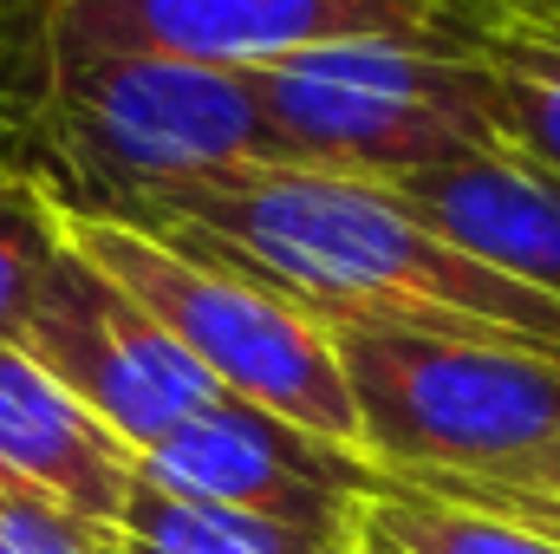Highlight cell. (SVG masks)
I'll return each mask as SVG.
<instances>
[{"instance_id": "cell-13", "label": "cell", "mask_w": 560, "mask_h": 554, "mask_svg": "<svg viewBox=\"0 0 560 554\" xmlns=\"http://www.w3.org/2000/svg\"><path fill=\"white\" fill-rule=\"evenodd\" d=\"M59 0H0V176L46 189V92Z\"/></svg>"}, {"instance_id": "cell-5", "label": "cell", "mask_w": 560, "mask_h": 554, "mask_svg": "<svg viewBox=\"0 0 560 554\" xmlns=\"http://www.w3.org/2000/svg\"><path fill=\"white\" fill-rule=\"evenodd\" d=\"M59 235L72 255L118 280L229 399L261 405L339 450H359V417L346 399L332 339L313 313L112 216L59 209Z\"/></svg>"}, {"instance_id": "cell-19", "label": "cell", "mask_w": 560, "mask_h": 554, "mask_svg": "<svg viewBox=\"0 0 560 554\" xmlns=\"http://www.w3.org/2000/svg\"><path fill=\"white\" fill-rule=\"evenodd\" d=\"M359 554H405V549H398V542H385V535L365 522V529H359Z\"/></svg>"}, {"instance_id": "cell-14", "label": "cell", "mask_w": 560, "mask_h": 554, "mask_svg": "<svg viewBox=\"0 0 560 554\" xmlns=\"http://www.w3.org/2000/svg\"><path fill=\"white\" fill-rule=\"evenodd\" d=\"M365 522L405 554H560V542H548V535L502 522V516H482V509H463V503H443L392 470H378Z\"/></svg>"}, {"instance_id": "cell-7", "label": "cell", "mask_w": 560, "mask_h": 554, "mask_svg": "<svg viewBox=\"0 0 560 554\" xmlns=\"http://www.w3.org/2000/svg\"><path fill=\"white\" fill-rule=\"evenodd\" d=\"M138 476L170 496L287 522V529L332 535V542H359L365 503L378 489V463L365 450H339L229 392L189 424H176L156 450H143Z\"/></svg>"}, {"instance_id": "cell-6", "label": "cell", "mask_w": 560, "mask_h": 554, "mask_svg": "<svg viewBox=\"0 0 560 554\" xmlns=\"http://www.w3.org/2000/svg\"><path fill=\"white\" fill-rule=\"evenodd\" d=\"M33 366H46L85 412L131 450H156L176 424L209 412L222 385L143 313L112 275H98L85 255L66 249L33 293V313L13 339Z\"/></svg>"}, {"instance_id": "cell-9", "label": "cell", "mask_w": 560, "mask_h": 554, "mask_svg": "<svg viewBox=\"0 0 560 554\" xmlns=\"http://www.w3.org/2000/svg\"><path fill=\"white\" fill-rule=\"evenodd\" d=\"M392 189L469 262L509 275L541 300H560V176L522 157L515 143L450 157Z\"/></svg>"}, {"instance_id": "cell-18", "label": "cell", "mask_w": 560, "mask_h": 554, "mask_svg": "<svg viewBox=\"0 0 560 554\" xmlns=\"http://www.w3.org/2000/svg\"><path fill=\"white\" fill-rule=\"evenodd\" d=\"M482 7H495V13H509V20H522V26L560 39V0H482Z\"/></svg>"}, {"instance_id": "cell-11", "label": "cell", "mask_w": 560, "mask_h": 554, "mask_svg": "<svg viewBox=\"0 0 560 554\" xmlns=\"http://www.w3.org/2000/svg\"><path fill=\"white\" fill-rule=\"evenodd\" d=\"M450 33L489 66L502 138L560 176V39L482 7V0H456Z\"/></svg>"}, {"instance_id": "cell-16", "label": "cell", "mask_w": 560, "mask_h": 554, "mask_svg": "<svg viewBox=\"0 0 560 554\" xmlns=\"http://www.w3.org/2000/svg\"><path fill=\"white\" fill-rule=\"evenodd\" d=\"M398 476V470H392ZM443 503H463V509H482V516H502V522H522L535 535L560 542V437L548 450L509 463V470H482V476H405Z\"/></svg>"}, {"instance_id": "cell-15", "label": "cell", "mask_w": 560, "mask_h": 554, "mask_svg": "<svg viewBox=\"0 0 560 554\" xmlns=\"http://www.w3.org/2000/svg\"><path fill=\"white\" fill-rule=\"evenodd\" d=\"M59 255V209L39 183L0 176V346L20 339L33 293Z\"/></svg>"}, {"instance_id": "cell-2", "label": "cell", "mask_w": 560, "mask_h": 554, "mask_svg": "<svg viewBox=\"0 0 560 554\" xmlns=\"http://www.w3.org/2000/svg\"><path fill=\"white\" fill-rule=\"evenodd\" d=\"M242 163H280L248 72L52 33L46 196L59 209L125 222L150 196Z\"/></svg>"}, {"instance_id": "cell-8", "label": "cell", "mask_w": 560, "mask_h": 554, "mask_svg": "<svg viewBox=\"0 0 560 554\" xmlns=\"http://www.w3.org/2000/svg\"><path fill=\"white\" fill-rule=\"evenodd\" d=\"M450 13L456 0H59L52 33L79 46L255 72L306 46L430 33Z\"/></svg>"}, {"instance_id": "cell-1", "label": "cell", "mask_w": 560, "mask_h": 554, "mask_svg": "<svg viewBox=\"0 0 560 554\" xmlns=\"http://www.w3.org/2000/svg\"><path fill=\"white\" fill-rule=\"evenodd\" d=\"M125 222L293 300L319 326H411L541 353L560 366V300L469 262L405 209L392 183L306 163H242L150 196Z\"/></svg>"}, {"instance_id": "cell-4", "label": "cell", "mask_w": 560, "mask_h": 554, "mask_svg": "<svg viewBox=\"0 0 560 554\" xmlns=\"http://www.w3.org/2000/svg\"><path fill=\"white\" fill-rule=\"evenodd\" d=\"M359 450L398 476H482L560 437V366L541 353L411 326H326Z\"/></svg>"}, {"instance_id": "cell-10", "label": "cell", "mask_w": 560, "mask_h": 554, "mask_svg": "<svg viewBox=\"0 0 560 554\" xmlns=\"http://www.w3.org/2000/svg\"><path fill=\"white\" fill-rule=\"evenodd\" d=\"M0 483L92 529H118L138 483V450L112 437L46 366L0 346Z\"/></svg>"}, {"instance_id": "cell-12", "label": "cell", "mask_w": 560, "mask_h": 554, "mask_svg": "<svg viewBox=\"0 0 560 554\" xmlns=\"http://www.w3.org/2000/svg\"><path fill=\"white\" fill-rule=\"evenodd\" d=\"M118 549L125 554H359V542L306 535V529L235 516V509H209V503L170 496V489L138 476L131 503L118 516Z\"/></svg>"}, {"instance_id": "cell-3", "label": "cell", "mask_w": 560, "mask_h": 554, "mask_svg": "<svg viewBox=\"0 0 560 554\" xmlns=\"http://www.w3.org/2000/svg\"><path fill=\"white\" fill-rule=\"evenodd\" d=\"M280 163L405 183L502 138L489 66L443 26L306 46L248 72Z\"/></svg>"}, {"instance_id": "cell-17", "label": "cell", "mask_w": 560, "mask_h": 554, "mask_svg": "<svg viewBox=\"0 0 560 554\" xmlns=\"http://www.w3.org/2000/svg\"><path fill=\"white\" fill-rule=\"evenodd\" d=\"M0 554H125V549H118V529H92V522L0 483Z\"/></svg>"}]
</instances>
